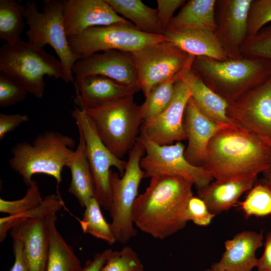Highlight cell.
Masks as SVG:
<instances>
[{
	"mask_svg": "<svg viewBox=\"0 0 271 271\" xmlns=\"http://www.w3.org/2000/svg\"><path fill=\"white\" fill-rule=\"evenodd\" d=\"M57 220L56 213L45 218L49 240L46 271H80L82 267L80 260L57 230Z\"/></svg>",
	"mask_w": 271,
	"mask_h": 271,
	"instance_id": "cell-26",
	"label": "cell"
},
{
	"mask_svg": "<svg viewBox=\"0 0 271 271\" xmlns=\"http://www.w3.org/2000/svg\"><path fill=\"white\" fill-rule=\"evenodd\" d=\"M185 70L151 89L145 96L144 102L140 105L141 113L144 121L156 117L168 107L174 96L175 84L180 79Z\"/></svg>",
	"mask_w": 271,
	"mask_h": 271,
	"instance_id": "cell-31",
	"label": "cell"
},
{
	"mask_svg": "<svg viewBox=\"0 0 271 271\" xmlns=\"http://www.w3.org/2000/svg\"><path fill=\"white\" fill-rule=\"evenodd\" d=\"M100 271H145L138 254L129 246L112 251Z\"/></svg>",
	"mask_w": 271,
	"mask_h": 271,
	"instance_id": "cell-34",
	"label": "cell"
},
{
	"mask_svg": "<svg viewBox=\"0 0 271 271\" xmlns=\"http://www.w3.org/2000/svg\"><path fill=\"white\" fill-rule=\"evenodd\" d=\"M145 154L144 146L138 141L128 153L123 175L120 176L116 172H110L112 201L109 211L112 221L110 225L116 242L122 244L128 242L137 234L133 209L141 182L145 178L140 166Z\"/></svg>",
	"mask_w": 271,
	"mask_h": 271,
	"instance_id": "cell-8",
	"label": "cell"
},
{
	"mask_svg": "<svg viewBox=\"0 0 271 271\" xmlns=\"http://www.w3.org/2000/svg\"><path fill=\"white\" fill-rule=\"evenodd\" d=\"M79 132L78 145L74 151L68 168L71 180L68 192L74 196L82 207L95 197L92 174L88 160L84 139Z\"/></svg>",
	"mask_w": 271,
	"mask_h": 271,
	"instance_id": "cell-25",
	"label": "cell"
},
{
	"mask_svg": "<svg viewBox=\"0 0 271 271\" xmlns=\"http://www.w3.org/2000/svg\"><path fill=\"white\" fill-rule=\"evenodd\" d=\"M70 112L78 131L81 133L85 140L87 156L93 179L95 198L101 207L109 211L112 201L110 168H116L120 176H122L126 162L115 157L107 148L98 136L92 120L84 110L75 106Z\"/></svg>",
	"mask_w": 271,
	"mask_h": 271,
	"instance_id": "cell-11",
	"label": "cell"
},
{
	"mask_svg": "<svg viewBox=\"0 0 271 271\" xmlns=\"http://www.w3.org/2000/svg\"><path fill=\"white\" fill-rule=\"evenodd\" d=\"M270 164L271 145L231 120L211 139L202 167L215 180L256 181Z\"/></svg>",
	"mask_w": 271,
	"mask_h": 271,
	"instance_id": "cell-1",
	"label": "cell"
},
{
	"mask_svg": "<svg viewBox=\"0 0 271 271\" xmlns=\"http://www.w3.org/2000/svg\"><path fill=\"white\" fill-rule=\"evenodd\" d=\"M265 183L271 189V164L268 169L263 173Z\"/></svg>",
	"mask_w": 271,
	"mask_h": 271,
	"instance_id": "cell-45",
	"label": "cell"
},
{
	"mask_svg": "<svg viewBox=\"0 0 271 271\" xmlns=\"http://www.w3.org/2000/svg\"><path fill=\"white\" fill-rule=\"evenodd\" d=\"M228 117L271 145V76L228 103Z\"/></svg>",
	"mask_w": 271,
	"mask_h": 271,
	"instance_id": "cell-13",
	"label": "cell"
},
{
	"mask_svg": "<svg viewBox=\"0 0 271 271\" xmlns=\"http://www.w3.org/2000/svg\"><path fill=\"white\" fill-rule=\"evenodd\" d=\"M64 0H45L40 12L34 1L25 5L24 18L29 29L26 32L28 42L34 46L44 48L51 46L58 56L66 72L74 84L72 68L80 58L74 53L69 44L63 16Z\"/></svg>",
	"mask_w": 271,
	"mask_h": 271,
	"instance_id": "cell-7",
	"label": "cell"
},
{
	"mask_svg": "<svg viewBox=\"0 0 271 271\" xmlns=\"http://www.w3.org/2000/svg\"><path fill=\"white\" fill-rule=\"evenodd\" d=\"M264 246L262 255L258 258L256 267L257 271H271V230L266 235Z\"/></svg>",
	"mask_w": 271,
	"mask_h": 271,
	"instance_id": "cell-44",
	"label": "cell"
},
{
	"mask_svg": "<svg viewBox=\"0 0 271 271\" xmlns=\"http://www.w3.org/2000/svg\"><path fill=\"white\" fill-rule=\"evenodd\" d=\"M240 51L242 56L271 61V26L263 27L254 36L246 38Z\"/></svg>",
	"mask_w": 271,
	"mask_h": 271,
	"instance_id": "cell-35",
	"label": "cell"
},
{
	"mask_svg": "<svg viewBox=\"0 0 271 271\" xmlns=\"http://www.w3.org/2000/svg\"><path fill=\"white\" fill-rule=\"evenodd\" d=\"M215 215L199 197L193 195L189 200L185 215L187 222L192 221L196 225L205 226L209 225Z\"/></svg>",
	"mask_w": 271,
	"mask_h": 271,
	"instance_id": "cell-39",
	"label": "cell"
},
{
	"mask_svg": "<svg viewBox=\"0 0 271 271\" xmlns=\"http://www.w3.org/2000/svg\"><path fill=\"white\" fill-rule=\"evenodd\" d=\"M202 271H227V270L219 269L214 268L211 267L210 268L206 269Z\"/></svg>",
	"mask_w": 271,
	"mask_h": 271,
	"instance_id": "cell-46",
	"label": "cell"
},
{
	"mask_svg": "<svg viewBox=\"0 0 271 271\" xmlns=\"http://www.w3.org/2000/svg\"><path fill=\"white\" fill-rule=\"evenodd\" d=\"M112 252L110 249H106L96 253L92 259L87 260L80 271H100Z\"/></svg>",
	"mask_w": 271,
	"mask_h": 271,
	"instance_id": "cell-43",
	"label": "cell"
},
{
	"mask_svg": "<svg viewBox=\"0 0 271 271\" xmlns=\"http://www.w3.org/2000/svg\"><path fill=\"white\" fill-rule=\"evenodd\" d=\"M10 234L23 242L30 271H46L49 240L45 218L25 220L12 229Z\"/></svg>",
	"mask_w": 271,
	"mask_h": 271,
	"instance_id": "cell-20",
	"label": "cell"
},
{
	"mask_svg": "<svg viewBox=\"0 0 271 271\" xmlns=\"http://www.w3.org/2000/svg\"><path fill=\"white\" fill-rule=\"evenodd\" d=\"M192 70L229 103L267 80L271 76V61L245 56L225 61L197 56Z\"/></svg>",
	"mask_w": 271,
	"mask_h": 271,
	"instance_id": "cell-3",
	"label": "cell"
},
{
	"mask_svg": "<svg viewBox=\"0 0 271 271\" xmlns=\"http://www.w3.org/2000/svg\"><path fill=\"white\" fill-rule=\"evenodd\" d=\"M42 201L38 185L33 181L22 198L13 201L0 198V212L9 215L18 214L37 207Z\"/></svg>",
	"mask_w": 271,
	"mask_h": 271,
	"instance_id": "cell-36",
	"label": "cell"
},
{
	"mask_svg": "<svg viewBox=\"0 0 271 271\" xmlns=\"http://www.w3.org/2000/svg\"><path fill=\"white\" fill-rule=\"evenodd\" d=\"M72 52L80 59L98 52L116 50L132 52L165 40L164 35L146 33L133 24H114L89 28L68 38Z\"/></svg>",
	"mask_w": 271,
	"mask_h": 271,
	"instance_id": "cell-10",
	"label": "cell"
},
{
	"mask_svg": "<svg viewBox=\"0 0 271 271\" xmlns=\"http://www.w3.org/2000/svg\"><path fill=\"white\" fill-rule=\"evenodd\" d=\"M191 97L187 84L182 79L177 81L174 96L170 104L156 117L143 121L140 135L159 145H171L187 140L184 118Z\"/></svg>",
	"mask_w": 271,
	"mask_h": 271,
	"instance_id": "cell-14",
	"label": "cell"
},
{
	"mask_svg": "<svg viewBox=\"0 0 271 271\" xmlns=\"http://www.w3.org/2000/svg\"><path fill=\"white\" fill-rule=\"evenodd\" d=\"M166 40L185 52L218 61L230 59L218 39L215 32L206 29H182L166 31Z\"/></svg>",
	"mask_w": 271,
	"mask_h": 271,
	"instance_id": "cell-21",
	"label": "cell"
},
{
	"mask_svg": "<svg viewBox=\"0 0 271 271\" xmlns=\"http://www.w3.org/2000/svg\"><path fill=\"white\" fill-rule=\"evenodd\" d=\"M29 120L27 114L20 113H0V140H3L6 135L14 131L20 124Z\"/></svg>",
	"mask_w": 271,
	"mask_h": 271,
	"instance_id": "cell-41",
	"label": "cell"
},
{
	"mask_svg": "<svg viewBox=\"0 0 271 271\" xmlns=\"http://www.w3.org/2000/svg\"><path fill=\"white\" fill-rule=\"evenodd\" d=\"M76 145L71 137L61 132L47 130L37 135L32 143H18L11 150L10 167L22 178L28 187L36 174L54 178L58 186L62 182L61 172L68 167Z\"/></svg>",
	"mask_w": 271,
	"mask_h": 271,
	"instance_id": "cell-4",
	"label": "cell"
},
{
	"mask_svg": "<svg viewBox=\"0 0 271 271\" xmlns=\"http://www.w3.org/2000/svg\"><path fill=\"white\" fill-rule=\"evenodd\" d=\"M100 205L95 197L91 198L85 207L83 217L79 221L83 232L109 245L116 242L110 223L105 220L100 209Z\"/></svg>",
	"mask_w": 271,
	"mask_h": 271,
	"instance_id": "cell-32",
	"label": "cell"
},
{
	"mask_svg": "<svg viewBox=\"0 0 271 271\" xmlns=\"http://www.w3.org/2000/svg\"><path fill=\"white\" fill-rule=\"evenodd\" d=\"M116 13L133 22L140 31L150 34L163 35L157 9L140 0H105Z\"/></svg>",
	"mask_w": 271,
	"mask_h": 271,
	"instance_id": "cell-28",
	"label": "cell"
},
{
	"mask_svg": "<svg viewBox=\"0 0 271 271\" xmlns=\"http://www.w3.org/2000/svg\"><path fill=\"white\" fill-rule=\"evenodd\" d=\"M190 88L191 98L198 109L209 119L219 125L229 123L231 120L227 114L228 103L208 87L192 70H185L181 79Z\"/></svg>",
	"mask_w": 271,
	"mask_h": 271,
	"instance_id": "cell-23",
	"label": "cell"
},
{
	"mask_svg": "<svg viewBox=\"0 0 271 271\" xmlns=\"http://www.w3.org/2000/svg\"><path fill=\"white\" fill-rule=\"evenodd\" d=\"M262 232L243 231L225 242V250L211 267L227 271H252L256 267L255 253L263 245Z\"/></svg>",
	"mask_w": 271,
	"mask_h": 271,
	"instance_id": "cell-19",
	"label": "cell"
},
{
	"mask_svg": "<svg viewBox=\"0 0 271 271\" xmlns=\"http://www.w3.org/2000/svg\"><path fill=\"white\" fill-rule=\"evenodd\" d=\"M252 180H215L198 190V196L216 215L234 205L240 196L254 185Z\"/></svg>",
	"mask_w": 271,
	"mask_h": 271,
	"instance_id": "cell-24",
	"label": "cell"
},
{
	"mask_svg": "<svg viewBox=\"0 0 271 271\" xmlns=\"http://www.w3.org/2000/svg\"><path fill=\"white\" fill-rule=\"evenodd\" d=\"M74 85L75 102L80 108L95 106L138 92L108 77L97 75L75 81Z\"/></svg>",
	"mask_w": 271,
	"mask_h": 271,
	"instance_id": "cell-22",
	"label": "cell"
},
{
	"mask_svg": "<svg viewBox=\"0 0 271 271\" xmlns=\"http://www.w3.org/2000/svg\"><path fill=\"white\" fill-rule=\"evenodd\" d=\"M246 217H265L271 215V189L265 183L255 184L239 203Z\"/></svg>",
	"mask_w": 271,
	"mask_h": 271,
	"instance_id": "cell-33",
	"label": "cell"
},
{
	"mask_svg": "<svg viewBox=\"0 0 271 271\" xmlns=\"http://www.w3.org/2000/svg\"><path fill=\"white\" fill-rule=\"evenodd\" d=\"M252 1H217L215 33L229 59L242 57L240 48L247 37L248 16Z\"/></svg>",
	"mask_w": 271,
	"mask_h": 271,
	"instance_id": "cell-16",
	"label": "cell"
},
{
	"mask_svg": "<svg viewBox=\"0 0 271 271\" xmlns=\"http://www.w3.org/2000/svg\"><path fill=\"white\" fill-rule=\"evenodd\" d=\"M72 72L75 81L89 75H101L138 91L140 90L130 52L111 50L95 53L78 60Z\"/></svg>",
	"mask_w": 271,
	"mask_h": 271,
	"instance_id": "cell-15",
	"label": "cell"
},
{
	"mask_svg": "<svg viewBox=\"0 0 271 271\" xmlns=\"http://www.w3.org/2000/svg\"><path fill=\"white\" fill-rule=\"evenodd\" d=\"M80 109L90 116L103 143L118 158L122 159L137 142L144 120L132 95Z\"/></svg>",
	"mask_w": 271,
	"mask_h": 271,
	"instance_id": "cell-6",
	"label": "cell"
},
{
	"mask_svg": "<svg viewBox=\"0 0 271 271\" xmlns=\"http://www.w3.org/2000/svg\"><path fill=\"white\" fill-rule=\"evenodd\" d=\"M0 73L11 77L37 98L43 96L45 76L74 84L59 59L22 38L1 47Z\"/></svg>",
	"mask_w": 271,
	"mask_h": 271,
	"instance_id": "cell-5",
	"label": "cell"
},
{
	"mask_svg": "<svg viewBox=\"0 0 271 271\" xmlns=\"http://www.w3.org/2000/svg\"><path fill=\"white\" fill-rule=\"evenodd\" d=\"M130 53L138 86L145 96L155 86L192 67L195 58L166 40Z\"/></svg>",
	"mask_w": 271,
	"mask_h": 271,
	"instance_id": "cell-9",
	"label": "cell"
},
{
	"mask_svg": "<svg viewBox=\"0 0 271 271\" xmlns=\"http://www.w3.org/2000/svg\"><path fill=\"white\" fill-rule=\"evenodd\" d=\"M184 126L188 141L185 156L191 164L202 167L208 144L221 125L203 114L191 97L185 109Z\"/></svg>",
	"mask_w": 271,
	"mask_h": 271,
	"instance_id": "cell-18",
	"label": "cell"
},
{
	"mask_svg": "<svg viewBox=\"0 0 271 271\" xmlns=\"http://www.w3.org/2000/svg\"><path fill=\"white\" fill-rule=\"evenodd\" d=\"M13 251L15 260L10 271H30L24 245L20 239H13Z\"/></svg>",
	"mask_w": 271,
	"mask_h": 271,
	"instance_id": "cell-42",
	"label": "cell"
},
{
	"mask_svg": "<svg viewBox=\"0 0 271 271\" xmlns=\"http://www.w3.org/2000/svg\"><path fill=\"white\" fill-rule=\"evenodd\" d=\"M215 0H190L173 17L166 31L206 29L216 32Z\"/></svg>",
	"mask_w": 271,
	"mask_h": 271,
	"instance_id": "cell-27",
	"label": "cell"
},
{
	"mask_svg": "<svg viewBox=\"0 0 271 271\" xmlns=\"http://www.w3.org/2000/svg\"><path fill=\"white\" fill-rule=\"evenodd\" d=\"M186 2L184 0H157V12L160 25L165 33L174 12Z\"/></svg>",
	"mask_w": 271,
	"mask_h": 271,
	"instance_id": "cell-40",
	"label": "cell"
},
{
	"mask_svg": "<svg viewBox=\"0 0 271 271\" xmlns=\"http://www.w3.org/2000/svg\"><path fill=\"white\" fill-rule=\"evenodd\" d=\"M24 11L25 5L16 0H0V39L13 44L21 38Z\"/></svg>",
	"mask_w": 271,
	"mask_h": 271,
	"instance_id": "cell-29",
	"label": "cell"
},
{
	"mask_svg": "<svg viewBox=\"0 0 271 271\" xmlns=\"http://www.w3.org/2000/svg\"><path fill=\"white\" fill-rule=\"evenodd\" d=\"M271 21V0H252L247 21V37L256 35Z\"/></svg>",
	"mask_w": 271,
	"mask_h": 271,
	"instance_id": "cell-37",
	"label": "cell"
},
{
	"mask_svg": "<svg viewBox=\"0 0 271 271\" xmlns=\"http://www.w3.org/2000/svg\"><path fill=\"white\" fill-rule=\"evenodd\" d=\"M64 203L58 194H49L43 199L37 207L26 212L8 215L0 218V241L3 242L7 233L22 222L37 218H45L48 215L56 213L64 206Z\"/></svg>",
	"mask_w": 271,
	"mask_h": 271,
	"instance_id": "cell-30",
	"label": "cell"
},
{
	"mask_svg": "<svg viewBox=\"0 0 271 271\" xmlns=\"http://www.w3.org/2000/svg\"><path fill=\"white\" fill-rule=\"evenodd\" d=\"M28 92L11 77L0 73V107H11L23 101Z\"/></svg>",
	"mask_w": 271,
	"mask_h": 271,
	"instance_id": "cell-38",
	"label": "cell"
},
{
	"mask_svg": "<svg viewBox=\"0 0 271 271\" xmlns=\"http://www.w3.org/2000/svg\"><path fill=\"white\" fill-rule=\"evenodd\" d=\"M138 141L145 149L140 161L145 178L160 175L180 177L191 182L198 190L214 180L203 167L194 166L188 161L182 142L159 145L141 135Z\"/></svg>",
	"mask_w": 271,
	"mask_h": 271,
	"instance_id": "cell-12",
	"label": "cell"
},
{
	"mask_svg": "<svg viewBox=\"0 0 271 271\" xmlns=\"http://www.w3.org/2000/svg\"><path fill=\"white\" fill-rule=\"evenodd\" d=\"M63 16L68 38L93 27L132 24L119 16L105 0H64Z\"/></svg>",
	"mask_w": 271,
	"mask_h": 271,
	"instance_id": "cell-17",
	"label": "cell"
},
{
	"mask_svg": "<svg viewBox=\"0 0 271 271\" xmlns=\"http://www.w3.org/2000/svg\"><path fill=\"white\" fill-rule=\"evenodd\" d=\"M193 185L177 176L151 177L149 185L135 201L134 224L142 232L160 240L183 229L187 222L185 211L193 196Z\"/></svg>",
	"mask_w": 271,
	"mask_h": 271,
	"instance_id": "cell-2",
	"label": "cell"
}]
</instances>
